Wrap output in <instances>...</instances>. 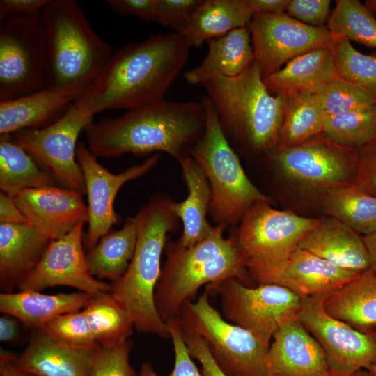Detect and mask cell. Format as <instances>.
Wrapping results in <instances>:
<instances>
[{
    "mask_svg": "<svg viewBox=\"0 0 376 376\" xmlns=\"http://www.w3.org/2000/svg\"><path fill=\"white\" fill-rule=\"evenodd\" d=\"M206 122L202 98L187 102L164 98L118 117L92 122L84 132L87 148L97 157L164 152L179 162L191 155L205 133Z\"/></svg>",
    "mask_w": 376,
    "mask_h": 376,
    "instance_id": "cell-1",
    "label": "cell"
},
{
    "mask_svg": "<svg viewBox=\"0 0 376 376\" xmlns=\"http://www.w3.org/2000/svg\"><path fill=\"white\" fill-rule=\"evenodd\" d=\"M190 48L177 32L128 42L114 50L104 70L79 100L95 116L164 99L186 65Z\"/></svg>",
    "mask_w": 376,
    "mask_h": 376,
    "instance_id": "cell-2",
    "label": "cell"
},
{
    "mask_svg": "<svg viewBox=\"0 0 376 376\" xmlns=\"http://www.w3.org/2000/svg\"><path fill=\"white\" fill-rule=\"evenodd\" d=\"M173 201L169 195L156 193L141 206L134 216L138 235L133 258L125 274L111 283L109 290L129 311L139 333L164 339L169 334L157 311L154 297L167 238L180 227Z\"/></svg>",
    "mask_w": 376,
    "mask_h": 376,
    "instance_id": "cell-3",
    "label": "cell"
},
{
    "mask_svg": "<svg viewBox=\"0 0 376 376\" xmlns=\"http://www.w3.org/2000/svg\"><path fill=\"white\" fill-rule=\"evenodd\" d=\"M215 225L211 234L185 247L167 238L166 260L155 291L157 311L166 324L178 318L185 303L192 301L203 285L237 278L247 285L250 277L231 229L228 237Z\"/></svg>",
    "mask_w": 376,
    "mask_h": 376,
    "instance_id": "cell-4",
    "label": "cell"
},
{
    "mask_svg": "<svg viewBox=\"0 0 376 376\" xmlns=\"http://www.w3.org/2000/svg\"><path fill=\"white\" fill-rule=\"evenodd\" d=\"M203 86L235 152L264 155L276 146L285 97L269 93L255 61L236 77H217Z\"/></svg>",
    "mask_w": 376,
    "mask_h": 376,
    "instance_id": "cell-5",
    "label": "cell"
},
{
    "mask_svg": "<svg viewBox=\"0 0 376 376\" xmlns=\"http://www.w3.org/2000/svg\"><path fill=\"white\" fill-rule=\"evenodd\" d=\"M47 57L46 88L87 89L114 50L93 29L74 0H48L40 15Z\"/></svg>",
    "mask_w": 376,
    "mask_h": 376,
    "instance_id": "cell-6",
    "label": "cell"
},
{
    "mask_svg": "<svg viewBox=\"0 0 376 376\" xmlns=\"http://www.w3.org/2000/svg\"><path fill=\"white\" fill-rule=\"evenodd\" d=\"M207 110L206 128L191 156L203 169L211 189L208 215L227 230L238 226L246 211L258 202L272 203L245 173L238 155L225 137L209 98L202 97Z\"/></svg>",
    "mask_w": 376,
    "mask_h": 376,
    "instance_id": "cell-7",
    "label": "cell"
},
{
    "mask_svg": "<svg viewBox=\"0 0 376 376\" xmlns=\"http://www.w3.org/2000/svg\"><path fill=\"white\" fill-rule=\"evenodd\" d=\"M317 220L276 210L268 202L253 204L238 226L230 228L251 279L274 284Z\"/></svg>",
    "mask_w": 376,
    "mask_h": 376,
    "instance_id": "cell-8",
    "label": "cell"
},
{
    "mask_svg": "<svg viewBox=\"0 0 376 376\" xmlns=\"http://www.w3.org/2000/svg\"><path fill=\"white\" fill-rule=\"evenodd\" d=\"M184 334L203 338L225 376H269L266 355L269 346L247 330L222 316L205 292L185 303L176 318Z\"/></svg>",
    "mask_w": 376,
    "mask_h": 376,
    "instance_id": "cell-9",
    "label": "cell"
},
{
    "mask_svg": "<svg viewBox=\"0 0 376 376\" xmlns=\"http://www.w3.org/2000/svg\"><path fill=\"white\" fill-rule=\"evenodd\" d=\"M263 155L283 180L318 201L330 189L354 184L357 150L337 144L322 134L293 147L274 148Z\"/></svg>",
    "mask_w": 376,
    "mask_h": 376,
    "instance_id": "cell-10",
    "label": "cell"
},
{
    "mask_svg": "<svg viewBox=\"0 0 376 376\" xmlns=\"http://www.w3.org/2000/svg\"><path fill=\"white\" fill-rule=\"evenodd\" d=\"M206 293L219 295L226 320L268 346L283 324L299 318L301 306V298L283 286L268 283L250 287L237 278L207 285Z\"/></svg>",
    "mask_w": 376,
    "mask_h": 376,
    "instance_id": "cell-11",
    "label": "cell"
},
{
    "mask_svg": "<svg viewBox=\"0 0 376 376\" xmlns=\"http://www.w3.org/2000/svg\"><path fill=\"white\" fill-rule=\"evenodd\" d=\"M47 83L46 42L40 16L0 19V101L38 92Z\"/></svg>",
    "mask_w": 376,
    "mask_h": 376,
    "instance_id": "cell-12",
    "label": "cell"
},
{
    "mask_svg": "<svg viewBox=\"0 0 376 376\" xmlns=\"http://www.w3.org/2000/svg\"><path fill=\"white\" fill-rule=\"evenodd\" d=\"M93 116L78 99L51 125L18 131L12 134L13 139L47 168L56 181L85 194V182L77 160L76 148L79 134L93 122Z\"/></svg>",
    "mask_w": 376,
    "mask_h": 376,
    "instance_id": "cell-13",
    "label": "cell"
},
{
    "mask_svg": "<svg viewBox=\"0 0 376 376\" xmlns=\"http://www.w3.org/2000/svg\"><path fill=\"white\" fill-rule=\"evenodd\" d=\"M329 295L301 298L299 319L322 348L331 376L368 370L376 361V333L359 331L329 315L324 301Z\"/></svg>",
    "mask_w": 376,
    "mask_h": 376,
    "instance_id": "cell-14",
    "label": "cell"
},
{
    "mask_svg": "<svg viewBox=\"0 0 376 376\" xmlns=\"http://www.w3.org/2000/svg\"><path fill=\"white\" fill-rule=\"evenodd\" d=\"M263 79L294 58L336 40L327 27L301 23L287 13L253 14L247 25Z\"/></svg>",
    "mask_w": 376,
    "mask_h": 376,
    "instance_id": "cell-15",
    "label": "cell"
},
{
    "mask_svg": "<svg viewBox=\"0 0 376 376\" xmlns=\"http://www.w3.org/2000/svg\"><path fill=\"white\" fill-rule=\"evenodd\" d=\"M76 157L84 175L88 206V230L84 236L87 251L93 249L101 237L112 229L120 219L114 210L116 196L121 187L128 181L137 179L158 163L160 155L154 154L143 163L130 166L114 174L100 164L95 157L81 141L77 143Z\"/></svg>",
    "mask_w": 376,
    "mask_h": 376,
    "instance_id": "cell-16",
    "label": "cell"
},
{
    "mask_svg": "<svg viewBox=\"0 0 376 376\" xmlns=\"http://www.w3.org/2000/svg\"><path fill=\"white\" fill-rule=\"evenodd\" d=\"M84 226L80 223L65 236L51 240L38 265L18 290L40 292L50 287L68 286L91 297L109 291L110 283L94 277L88 270Z\"/></svg>",
    "mask_w": 376,
    "mask_h": 376,
    "instance_id": "cell-17",
    "label": "cell"
},
{
    "mask_svg": "<svg viewBox=\"0 0 376 376\" xmlns=\"http://www.w3.org/2000/svg\"><path fill=\"white\" fill-rule=\"evenodd\" d=\"M81 192L54 186L29 189L13 198L27 223L51 240L88 223V206Z\"/></svg>",
    "mask_w": 376,
    "mask_h": 376,
    "instance_id": "cell-18",
    "label": "cell"
},
{
    "mask_svg": "<svg viewBox=\"0 0 376 376\" xmlns=\"http://www.w3.org/2000/svg\"><path fill=\"white\" fill-rule=\"evenodd\" d=\"M266 365L269 376H331L324 352L299 318L273 335Z\"/></svg>",
    "mask_w": 376,
    "mask_h": 376,
    "instance_id": "cell-19",
    "label": "cell"
},
{
    "mask_svg": "<svg viewBox=\"0 0 376 376\" xmlns=\"http://www.w3.org/2000/svg\"><path fill=\"white\" fill-rule=\"evenodd\" d=\"M100 347L68 345L44 329L33 330L15 364L37 376H89L93 356Z\"/></svg>",
    "mask_w": 376,
    "mask_h": 376,
    "instance_id": "cell-20",
    "label": "cell"
},
{
    "mask_svg": "<svg viewBox=\"0 0 376 376\" xmlns=\"http://www.w3.org/2000/svg\"><path fill=\"white\" fill-rule=\"evenodd\" d=\"M86 90L45 88L21 98L0 101V134L51 125L64 115Z\"/></svg>",
    "mask_w": 376,
    "mask_h": 376,
    "instance_id": "cell-21",
    "label": "cell"
},
{
    "mask_svg": "<svg viewBox=\"0 0 376 376\" xmlns=\"http://www.w3.org/2000/svg\"><path fill=\"white\" fill-rule=\"evenodd\" d=\"M298 247L344 269L361 273L370 268L363 236L328 216L318 218Z\"/></svg>",
    "mask_w": 376,
    "mask_h": 376,
    "instance_id": "cell-22",
    "label": "cell"
},
{
    "mask_svg": "<svg viewBox=\"0 0 376 376\" xmlns=\"http://www.w3.org/2000/svg\"><path fill=\"white\" fill-rule=\"evenodd\" d=\"M51 240L29 224H0V288L14 292L36 269Z\"/></svg>",
    "mask_w": 376,
    "mask_h": 376,
    "instance_id": "cell-23",
    "label": "cell"
},
{
    "mask_svg": "<svg viewBox=\"0 0 376 376\" xmlns=\"http://www.w3.org/2000/svg\"><path fill=\"white\" fill-rule=\"evenodd\" d=\"M359 274L297 247L274 284L283 286L304 298L329 295Z\"/></svg>",
    "mask_w": 376,
    "mask_h": 376,
    "instance_id": "cell-24",
    "label": "cell"
},
{
    "mask_svg": "<svg viewBox=\"0 0 376 376\" xmlns=\"http://www.w3.org/2000/svg\"><path fill=\"white\" fill-rule=\"evenodd\" d=\"M334 44L335 42L298 56L279 71L264 78L263 82L269 93L286 97L313 92L338 78Z\"/></svg>",
    "mask_w": 376,
    "mask_h": 376,
    "instance_id": "cell-25",
    "label": "cell"
},
{
    "mask_svg": "<svg viewBox=\"0 0 376 376\" xmlns=\"http://www.w3.org/2000/svg\"><path fill=\"white\" fill-rule=\"evenodd\" d=\"M178 162L188 194L184 201L172 203V210L183 226L182 235L176 242L189 247L205 239L214 229V226L207 218L211 189L203 169L191 155Z\"/></svg>",
    "mask_w": 376,
    "mask_h": 376,
    "instance_id": "cell-26",
    "label": "cell"
},
{
    "mask_svg": "<svg viewBox=\"0 0 376 376\" xmlns=\"http://www.w3.org/2000/svg\"><path fill=\"white\" fill-rule=\"evenodd\" d=\"M89 295L83 292L47 295L36 290H19L0 294V311L18 319L33 331L43 329L52 319L84 309Z\"/></svg>",
    "mask_w": 376,
    "mask_h": 376,
    "instance_id": "cell-27",
    "label": "cell"
},
{
    "mask_svg": "<svg viewBox=\"0 0 376 376\" xmlns=\"http://www.w3.org/2000/svg\"><path fill=\"white\" fill-rule=\"evenodd\" d=\"M206 56L197 67L184 73L186 81L203 84L217 77H233L242 73L254 61L251 36L247 26L207 42Z\"/></svg>",
    "mask_w": 376,
    "mask_h": 376,
    "instance_id": "cell-28",
    "label": "cell"
},
{
    "mask_svg": "<svg viewBox=\"0 0 376 376\" xmlns=\"http://www.w3.org/2000/svg\"><path fill=\"white\" fill-rule=\"evenodd\" d=\"M253 16L246 0H203L177 32L190 47L247 26Z\"/></svg>",
    "mask_w": 376,
    "mask_h": 376,
    "instance_id": "cell-29",
    "label": "cell"
},
{
    "mask_svg": "<svg viewBox=\"0 0 376 376\" xmlns=\"http://www.w3.org/2000/svg\"><path fill=\"white\" fill-rule=\"evenodd\" d=\"M324 307L331 316L366 332L376 327V274L370 268L329 294Z\"/></svg>",
    "mask_w": 376,
    "mask_h": 376,
    "instance_id": "cell-30",
    "label": "cell"
},
{
    "mask_svg": "<svg viewBox=\"0 0 376 376\" xmlns=\"http://www.w3.org/2000/svg\"><path fill=\"white\" fill-rule=\"evenodd\" d=\"M137 224L134 217H127L123 227L111 230L86 253L92 276L111 283L118 281L126 272L133 258L137 241Z\"/></svg>",
    "mask_w": 376,
    "mask_h": 376,
    "instance_id": "cell-31",
    "label": "cell"
},
{
    "mask_svg": "<svg viewBox=\"0 0 376 376\" xmlns=\"http://www.w3.org/2000/svg\"><path fill=\"white\" fill-rule=\"evenodd\" d=\"M52 173L24 148L12 134L0 136V189L14 196L29 189L54 186Z\"/></svg>",
    "mask_w": 376,
    "mask_h": 376,
    "instance_id": "cell-32",
    "label": "cell"
},
{
    "mask_svg": "<svg viewBox=\"0 0 376 376\" xmlns=\"http://www.w3.org/2000/svg\"><path fill=\"white\" fill-rule=\"evenodd\" d=\"M318 203L326 216L362 236L376 231V197L355 184L330 189Z\"/></svg>",
    "mask_w": 376,
    "mask_h": 376,
    "instance_id": "cell-33",
    "label": "cell"
},
{
    "mask_svg": "<svg viewBox=\"0 0 376 376\" xmlns=\"http://www.w3.org/2000/svg\"><path fill=\"white\" fill-rule=\"evenodd\" d=\"M327 116L316 93L285 97L282 123L275 148H290L320 135Z\"/></svg>",
    "mask_w": 376,
    "mask_h": 376,
    "instance_id": "cell-34",
    "label": "cell"
},
{
    "mask_svg": "<svg viewBox=\"0 0 376 376\" xmlns=\"http://www.w3.org/2000/svg\"><path fill=\"white\" fill-rule=\"evenodd\" d=\"M82 310L95 341L101 347L117 345L132 336L134 329L133 318L109 291L92 297Z\"/></svg>",
    "mask_w": 376,
    "mask_h": 376,
    "instance_id": "cell-35",
    "label": "cell"
},
{
    "mask_svg": "<svg viewBox=\"0 0 376 376\" xmlns=\"http://www.w3.org/2000/svg\"><path fill=\"white\" fill-rule=\"evenodd\" d=\"M327 19V29L336 38H345L376 48V19L358 0H337Z\"/></svg>",
    "mask_w": 376,
    "mask_h": 376,
    "instance_id": "cell-36",
    "label": "cell"
},
{
    "mask_svg": "<svg viewBox=\"0 0 376 376\" xmlns=\"http://www.w3.org/2000/svg\"><path fill=\"white\" fill-rule=\"evenodd\" d=\"M322 134L337 144L357 149L376 137V107L327 117Z\"/></svg>",
    "mask_w": 376,
    "mask_h": 376,
    "instance_id": "cell-37",
    "label": "cell"
},
{
    "mask_svg": "<svg viewBox=\"0 0 376 376\" xmlns=\"http://www.w3.org/2000/svg\"><path fill=\"white\" fill-rule=\"evenodd\" d=\"M338 77L359 88L376 101V57L357 51L345 38L334 44Z\"/></svg>",
    "mask_w": 376,
    "mask_h": 376,
    "instance_id": "cell-38",
    "label": "cell"
},
{
    "mask_svg": "<svg viewBox=\"0 0 376 376\" xmlns=\"http://www.w3.org/2000/svg\"><path fill=\"white\" fill-rule=\"evenodd\" d=\"M327 117L376 107V101L352 84L336 78L313 91Z\"/></svg>",
    "mask_w": 376,
    "mask_h": 376,
    "instance_id": "cell-39",
    "label": "cell"
},
{
    "mask_svg": "<svg viewBox=\"0 0 376 376\" xmlns=\"http://www.w3.org/2000/svg\"><path fill=\"white\" fill-rule=\"evenodd\" d=\"M43 329L68 345L86 347L99 345L95 340L83 310L55 318L48 322Z\"/></svg>",
    "mask_w": 376,
    "mask_h": 376,
    "instance_id": "cell-40",
    "label": "cell"
},
{
    "mask_svg": "<svg viewBox=\"0 0 376 376\" xmlns=\"http://www.w3.org/2000/svg\"><path fill=\"white\" fill-rule=\"evenodd\" d=\"M130 338L112 347H100L95 352L89 376H136L130 363Z\"/></svg>",
    "mask_w": 376,
    "mask_h": 376,
    "instance_id": "cell-41",
    "label": "cell"
},
{
    "mask_svg": "<svg viewBox=\"0 0 376 376\" xmlns=\"http://www.w3.org/2000/svg\"><path fill=\"white\" fill-rule=\"evenodd\" d=\"M174 352V365L170 374L166 376H203L193 361L186 343L180 325L177 319L166 323ZM139 376H162L159 375L149 361L141 366Z\"/></svg>",
    "mask_w": 376,
    "mask_h": 376,
    "instance_id": "cell-42",
    "label": "cell"
},
{
    "mask_svg": "<svg viewBox=\"0 0 376 376\" xmlns=\"http://www.w3.org/2000/svg\"><path fill=\"white\" fill-rule=\"evenodd\" d=\"M203 0H156L154 22L178 32Z\"/></svg>",
    "mask_w": 376,
    "mask_h": 376,
    "instance_id": "cell-43",
    "label": "cell"
},
{
    "mask_svg": "<svg viewBox=\"0 0 376 376\" xmlns=\"http://www.w3.org/2000/svg\"><path fill=\"white\" fill-rule=\"evenodd\" d=\"M357 150L354 184L376 197V137Z\"/></svg>",
    "mask_w": 376,
    "mask_h": 376,
    "instance_id": "cell-44",
    "label": "cell"
},
{
    "mask_svg": "<svg viewBox=\"0 0 376 376\" xmlns=\"http://www.w3.org/2000/svg\"><path fill=\"white\" fill-rule=\"evenodd\" d=\"M330 3L329 0H290L286 13L301 23L322 27L327 22Z\"/></svg>",
    "mask_w": 376,
    "mask_h": 376,
    "instance_id": "cell-45",
    "label": "cell"
},
{
    "mask_svg": "<svg viewBox=\"0 0 376 376\" xmlns=\"http://www.w3.org/2000/svg\"><path fill=\"white\" fill-rule=\"evenodd\" d=\"M182 334L191 356L201 365L203 376H225L212 357L205 340L196 335Z\"/></svg>",
    "mask_w": 376,
    "mask_h": 376,
    "instance_id": "cell-46",
    "label": "cell"
},
{
    "mask_svg": "<svg viewBox=\"0 0 376 376\" xmlns=\"http://www.w3.org/2000/svg\"><path fill=\"white\" fill-rule=\"evenodd\" d=\"M112 10L122 15L138 17L147 23L154 22L156 0H109Z\"/></svg>",
    "mask_w": 376,
    "mask_h": 376,
    "instance_id": "cell-47",
    "label": "cell"
},
{
    "mask_svg": "<svg viewBox=\"0 0 376 376\" xmlns=\"http://www.w3.org/2000/svg\"><path fill=\"white\" fill-rule=\"evenodd\" d=\"M48 0H1L0 19L39 17Z\"/></svg>",
    "mask_w": 376,
    "mask_h": 376,
    "instance_id": "cell-48",
    "label": "cell"
},
{
    "mask_svg": "<svg viewBox=\"0 0 376 376\" xmlns=\"http://www.w3.org/2000/svg\"><path fill=\"white\" fill-rule=\"evenodd\" d=\"M0 224H28L13 196L1 191Z\"/></svg>",
    "mask_w": 376,
    "mask_h": 376,
    "instance_id": "cell-49",
    "label": "cell"
},
{
    "mask_svg": "<svg viewBox=\"0 0 376 376\" xmlns=\"http://www.w3.org/2000/svg\"><path fill=\"white\" fill-rule=\"evenodd\" d=\"M22 324L16 318L3 313L0 317V340L11 343L19 340Z\"/></svg>",
    "mask_w": 376,
    "mask_h": 376,
    "instance_id": "cell-50",
    "label": "cell"
},
{
    "mask_svg": "<svg viewBox=\"0 0 376 376\" xmlns=\"http://www.w3.org/2000/svg\"><path fill=\"white\" fill-rule=\"evenodd\" d=\"M253 14H276L285 13L290 0H246Z\"/></svg>",
    "mask_w": 376,
    "mask_h": 376,
    "instance_id": "cell-51",
    "label": "cell"
},
{
    "mask_svg": "<svg viewBox=\"0 0 376 376\" xmlns=\"http://www.w3.org/2000/svg\"><path fill=\"white\" fill-rule=\"evenodd\" d=\"M15 356L6 350L0 351V376H37L22 370L15 364Z\"/></svg>",
    "mask_w": 376,
    "mask_h": 376,
    "instance_id": "cell-52",
    "label": "cell"
},
{
    "mask_svg": "<svg viewBox=\"0 0 376 376\" xmlns=\"http://www.w3.org/2000/svg\"><path fill=\"white\" fill-rule=\"evenodd\" d=\"M363 238L369 254L370 269L376 274V231Z\"/></svg>",
    "mask_w": 376,
    "mask_h": 376,
    "instance_id": "cell-53",
    "label": "cell"
},
{
    "mask_svg": "<svg viewBox=\"0 0 376 376\" xmlns=\"http://www.w3.org/2000/svg\"><path fill=\"white\" fill-rule=\"evenodd\" d=\"M348 376H370V373L366 370H359Z\"/></svg>",
    "mask_w": 376,
    "mask_h": 376,
    "instance_id": "cell-54",
    "label": "cell"
},
{
    "mask_svg": "<svg viewBox=\"0 0 376 376\" xmlns=\"http://www.w3.org/2000/svg\"><path fill=\"white\" fill-rule=\"evenodd\" d=\"M376 333V327L373 329ZM370 376H376V361L371 365V366L368 370Z\"/></svg>",
    "mask_w": 376,
    "mask_h": 376,
    "instance_id": "cell-55",
    "label": "cell"
}]
</instances>
